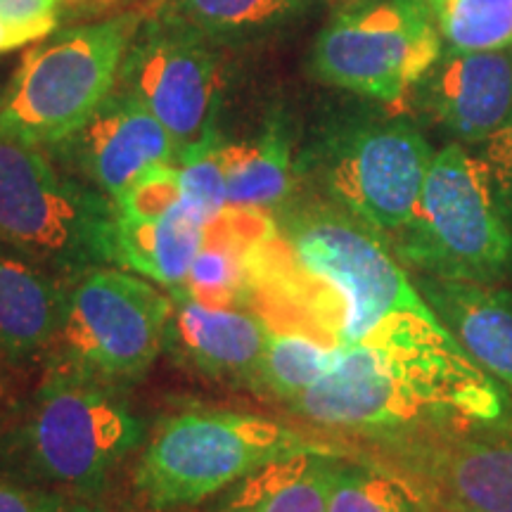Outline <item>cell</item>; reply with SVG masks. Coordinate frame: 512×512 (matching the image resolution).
Segmentation results:
<instances>
[{
	"label": "cell",
	"instance_id": "1",
	"mask_svg": "<svg viewBox=\"0 0 512 512\" xmlns=\"http://www.w3.org/2000/svg\"><path fill=\"white\" fill-rule=\"evenodd\" d=\"M249 268L252 304L275 328L313 332L339 349H463L389 240L328 197L283 204Z\"/></svg>",
	"mask_w": 512,
	"mask_h": 512
},
{
	"label": "cell",
	"instance_id": "2",
	"mask_svg": "<svg viewBox=\"0 0 512 512\" xmlns=\"http://www.w3.org/2000/svg\"><path fill=\"white\" fill-rule=\"evenodd\" d=\"M287 406L313 425L392 437L456 415L489 420L498 396L465 349L349 347Z\"/></svg>",
	"mask_w": 512,
	"mask_h": 512
},
{
	"label": "cell",
	"instance_id": "3",
	"mask_svg": "<svg viewBox=\"0 0 512 512\" xmlns=\"http://www.w3.org/2000/svg\"><path fill=\"white\" fill-rule=\"evenodd\" d=\"M143 439V420L119 384L53 358L0 434V470L64 496H95Z\"/></svg>",
	"mask_w": 512,
	"mask_h": 512
},
{
	"label": "cell",
	"instance_id": "4",
	"mask_svg": "<svg viewBox=\"0 0 512 512\" xmlns=\"http://www.w3.org/2000/svg\"><path fill=\"white\" fill-rule=\"evenodd\" d=\"M323 448L256 413L188 408L155 427L133 467V489L150 512L200 505L271 460Z\"/></svg>",
	"mask_w": 512,
	"mask_h": 512
},
{
	"label": "cell",
	"instance_id": "5",
	"mask_svg": "<svg viewBox=\"0 0 512 512\" xmlns=\"http://www.w3.org/2000/svg\"><path fill=\"white\" fill-rule=\"evenodd\" d=\"M143 19L124 12L34 43L3 88L0 133L43 150L74 136L117 86Z\"/></svg>",
	"mask_w": 512,
	"mask_h": 512
},
{
	"label": "cell",
	"instance_id": "6",
	"mask_svg": "<svg viewBox=\"0 0 512 512\" xmlns=\"http://www.w3.org/2000/svg\"><path fill=\"white\" fill-rule=\"evenodd\" d=\"M418 275L501 285L512 275V230L482 157L460 143L434 152L413 219L392 240Z\"/></svg>",
	"mask_w": 512,
	"mask_h": 512
},
{
	"label": "cell",
	"instance_id": "7",
	"mask_svg": "<svg viewBox=\"0 0 512 512\" xmlns=\"http://www.w3.org/2000/svg\"><path fill=\"white\" fill-rule=\"evenodd\" d=\"M114 202L62 174L43 147L0 133V245L72 278L114 266Z\"/></svg>",
	"mask_w": 512,
	"mask_h": 512
},
{
	"label": "cell",
	"instance_id": "8",
	"mask_svg": "<svg viewBox=\"0 0 512 512\" xmlns=\"http://www.w3.org/2000/svg\"><path fill=\"white\" fill-rule=\"evenodd\" d=\"M119 266L67 278L53 358L112 384L138 382L166 344L171 297Z\"/></svg>",
	"mask_w": 512,
	"mask_h": 512
},
{
	"label": "cell",
	"instance_id": "9",
	"mask_svg": "<svg viewBox=\"0 0 512 512\" xmlns=\"http://www.w3.org/2000/svg\"><path fill=\"white\" fill-rule=\"evenodd\" d=\"M444 55L425 0H356L316 36L309 72L316 81L399 105Z\"/></svg>",
	"mask_w": 512,
	"mask_h": 512
},
{
	"label": "cell",
	"instance_id": "10",
	"mask_svg": "<svg viewBox=\"0 0 512 512\" xmlns=\"http://www.w3.org/2000/svg\"><path fill=\"white\" fill-rule=\"evenodd\" d=\"M434 159L432 145L406 119L337 128L297 162L325 197L392 240L413 219Z\"/></svg>",
	"mask_w": 512,
	"mask_h": 512
},
{
	"label": "cell",
	"instance_id": "11",
	"mask_svg": "<svg viewBox=\"0 0 512 512\" xmlns=\"http://www.w3.org/2000/svg\"><path fill=\"white\" fill-rule=\"evenodd\" d=\"M216 43L200 31L152 15L143 19L121 64L117 88L155 114L178 150L216 131L221 93Z\"/></svg>",
	"mask_w": 512,
	"mask_h": 512
},
{
	"label": "cell",
	"instance_id": "12",
	"mask_svg": "<svg viewBox=\"0 0 512 512\" xmlns=\"http://www.w3.org/2000/svg\"><path fill=\"white\" fill-rule=\"evenodd\" d=\"M55 150L114 202L152 166L174 162L178 147L155 114L114 86L86 124Z\"/></svg>",
	"mask_w": 512,
	"mask_h": 512
},
{
	"label": "cell",
	"instance_id": "13",
	"mask_svg": "<svg viewBox=\"0 0 512 512\" xmlns=\"http://www.w3.org/2000/svg\"><path fill=\"white\" fill-rule=\"evenodd\" d=\"M403 465L430 512H512V441L434 434Z\"/></svg>",
	"mask_w": 512,
	"mask_h": 512
},
{
	"label": "cell",
	"instance_id": "14",
	"mask_svg": "<svg viewBox=\"0 0 512 512\" xmlns=\"http://www.w3.org/2000/svg\"><path fill=\"white\" fill-rule=\"evenodd\" d=\"M166 292L171 318L164 349L200 375L247 387L266 349L271 323L247 306L204 304L181 287Z\"/></svg>",
	"mask_w": 512,
	"mask_h": 512
},
{
	"label": "cell",
	"instance_id": "15",
	"mask_svg": "<svg viewBox=\"0 0 512 512\" xmlns=\"http://www.w3.org/2000/svg\"><path fill=\"white\" fill-rule=\"evenodd\" d=\"M420 86L437 124L460 145H484L512 114V53H444Z\"/></svg>",
	"mask_w": 512,
	"mask_h": 512
},
{
	"label": "cell",
	"instance_id": "16",
	"mask_svg": "<svg viewBox=\"0 0 512 512\" xmlns=\"http://www.w3.org/2000/svg\"><path fill=\"white\" fill-rule=\"evenodd\" d=\"M415 287L465 354L512 392V294L430 275H418Z\"/></svg>",
	"mask_w": 512,
	"mask_h": 512
},
{
	"label": "cell",
	"instance_id": "17",
	"mask_svg": "<svg viewBox=\"0 0 512 512\" xmlns=\"http://www.w3.org/2000/svg\"><path fill=\"white\" fill-rule=\"evenodd\" d=\"M67 278L0 245V361L22 363L53 351Z\"/></svg>",
	"mask_w": 512,
	"mask_h": 512
},
{
	"label": "cell",
	"instance_id": "18",
	"mask_svg": "<svg viewBox=\"0 0 512 512\" xmlns=\"http://www.w3.org/2000/svg\"><path fill=\"white\" fill-rule=\"evenodd\" d=\"M207 242V226L197 221L183 202L155 219H114V266L150 280L164 290H176L188 278L192 261Z\"/></svg>",
	"mask_w": 512,
	"mask_h": 512
},
{
	"label": "cell",
	"instance_id": "19",
	"mask_svg": "<svg viewBox=\"0 0 512 512\" xmlns=\"http://www.w3.org/2000/svg\"><path fill=\"white\" fill-rule=\"evenodd\" d=\"M335 467L325 448L271 460L228 486L211 512H328Z\"/></svg>",
	"mask_w": 512,
	"mask_h": 512
},
{
	"label": "cell",
	"instance_id": "20",
	"mask_svg": "<svg viewBox=\"0 0 512 512\" xmlns=\"http://www.w3.org/2000/svg\"><path fill=\"white\" fill-rule=\"evenodd\" d=\"M228 207L273 211L290 202L297 162L283 121H273L261 136L223 145Z\"/></svg>",
	"mask_w": 512,
	"mask_h": 512
},
{
	"label": "cell",
	"instance_id": "21",
	"mask_svg": "<svg viewBox=\"0 0 512 512\" xmlns=\"http://www.w3.org/2000/svg\"><path fill=\"white\" fill-rule=\"evenodd\" d=\"M342 349L328 339L299 328L268 332L266 349L247 387L280 401H292L335 368Z\"/></svg>",
	"mask_w": 512,
	"mask_h": 512
},
{
	"label": "cell",
	"instance_id": "22",
	"mask_svg": "<svg viewBox=\"0 0 512 512\" xmlns=\"http://www.w3.org/2000/svg\"><path fill=\"white\" fill-rule=\"evenodd\" d=\"M306 8L309 0H159L155 15L221 41L264 36Z\"/></svg>",
	"mask_w": 512,
	"mask_h": 512
},
{
	"label": "cell",
	"instance_id": "23",
	"mask_svg": "<svg viewBox=\"0 0 512 512\" xmlns=\"http://www.w3.org/2000/svg\"><path fill=\"white\" fill-rule=\"evenodd\" d=\"M444 53H491L512 48V0H425Z\"/></svg>",
	"mask_w": 512,
	"mask_h": 512
},
{
	"label": "cell",
	"instance_id": "24",
	"mask_svg": "<svg viewBox=\"0 0 512 512\" xmlns=\"http://www.w3.org/2000/svg\"><path fill=\"white\" fill-rule=\"evenodd\" d=\"M328 512H430L406 479L337 460Z\"/></svg>",
	"mask_w": 512,
	"mask_h": 512
},
{
	"label": "cell",
	"instance_id": "25",
	"mask_svg": "<svg viewBox=\"0 0 512 512\" xmlns=\"http://www.w3.org/2000/svg\"><path fill=\"white\" fill-rule=\"evenodd\" d=\"M223 140L219 133H209L200 143H192L176 152L178 183H181L183 207L202 221L214 223L228 209L226 166H223Z\"/></svg>",
	"mask_w": 512,
	"mask_h": 512
},
{
	"label": "cell",
	"instance_id": "26",
	"mask_svg": "<svg viewBox=\"0 0 512 512\" xmlns=\"http://www.w3.org/2000/svg\"><path fill=\"white\" fill-rule=\"evenodd\" d=\"M181 204V183L174 162L157 164L145 171L124 195L114 200V211L131 219H155Z\"/></svg>",
	"mask_w": 512,
	"mask_h": 512
},
{
	"label": "cell",
	"instance_id": "27",
	"mask_svg": "<svg viewBox=\"0 0 512 512\" xmlns=\"http://www.w3.org/2000/svg\"><path fill=\"white\" fill-rule=\"evenodd\" d=\"M67 496L0 470V512H64Z\"/></svg>",
	"mask_w": 512,
	"mask_h": 512
},
{
	"label": "cell",
	"instance_id": "28",
	"mask_svg": "<svg viewBox=\"0 0 512 512\" xmlns=\"http://www.w3.org/2000/svg\"><path fill=\"white\" fill-rule=\"evenodd\" d=\"M479 157H482L486 169H489L496 202L512 230V114L494 136L486 140Z\"/></svg>",
	"mask_w": 512,
	"mask_h": 512
},
{
	"label": "cell",
	"instance_id": "29",
	"mask_svg": "<svg viewBox=\"0 0 512 512\" xmlns=\"http://www.w3.org/2000/svg\"><path fill=\"white\" fill-rule=\"evenodd\" d=\"M74 0H0V17L15 24L60 27L62 12Z\"/></svg>",
	"mask_w": 512,
	"mask_h": 512
},
{
	"label": "cell",
	"instance_id": "30",
	"mask_svg": "<svg viewBox=\"0 0 512 512\" xmlns=\"http://www.w3.org/2000/svg\"><path fill=\"white\" fill-rule=\"evenodd\" d=\"M64 512H112V510L98 508V505H88V503H74V505H67V510Z\"/></svg>",
	"mask_w": 512,
	"mask_h": 512
},
{
	"label": "cell",
	"instance_id": "31",
	"mask_svg": "<svg viewBox=\"0 0 512 512\" xmlns=\"http://www.w3.org/2000/svg\"><path fill=\"white\" fill-rule=\"evenodd\" d=\"M5 401V377H3V370H0V406H3Z\"/></svg>",
	"mask_w": 512,
	"mask_h": 512
},
{
	"label": "cell",
	"instance_id": "32",
	"mask_svg": "<svg viewBox=\"0 0 512 512\" xmlns=\"http://www.w3.org/2000/svg\"><path fill=\"white\" fill-rule=\"evenodd\" d=\"M74 3H83V0H74ZM88 3H91V0H88Z\"/></svg>",
	"mask_w": 512,
	"mask_h": 512
},
{
	"label": "cell",
	"instance_id": "33",
	"mask_svg": "<svg viewBox=\"0 0 512 512\" xmlns=\"http://www.w3.org/2000/svg\"><path fill=\"white\" fill-rule=\"evenodd\" d=\"M0 100H3V88H0Z\"/></svg>",
	"mask_w": 512,
	"mask_h": 512
},
{
	"label": "cell",
	"instance_id": "34",
	"mask_svg": "<svg viewBox=\"0 0 512 512\" xmlns=\"http://www.w3.org/2000/svg\"><path fill=\"white\" fill-rule=\"evenodd\" d=\"M347 3H356V0H347Z\"/></svg>",
	"mask_w": 512,
	"mask_h": 512
}]
</instances>
